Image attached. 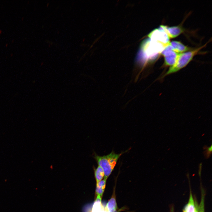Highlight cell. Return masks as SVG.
I'll list each match as a JSON object with an SVG mask.
<instances>
[{"mask_svg": "<svg viewBox=\"0 0 212 212\" xmlns=\"http://www.w3.org/2000/svg\"><path fill=\"white\" fill-rule=\"evenodd\" d=\"M160 28L163 29L170 38H175L183 32L184 30L181 26H168L161 25Z\"/></svg>", "mask_w": 212, "mask_h": 212, "instance_id": "6", "label": "cell"}, {"mask_svg": "<svg viewBox=\"0 0 212 212\" xmlns=\"http://www.w3.org/2000/svg\"><path fill=\"white\" fill-rule=\"evenodd\" d=\"M124 153L116 154L113 151L109 154L102 156L95 153L94 158L98 165L103 169L104 173V178L107 179L114 169L119 158Z\"/></svg>", "mask_w": 212, "mask_h": 212, "instance_id": "2", "label": "cell"}, {"mask_svg": "<svg viewBox=\"0 0 212 212\" xmlns=\"http://www.w3.org/2000/svg\"><path fill=\"white\" fill-rule=\"evenodd\" d=\"M150 39L158 42L166 47L169 44L170 38L166 33L159 27L152 31L148 35Z\"/></svg>", "mask_w": 212, "mask_h": 212, "instance_id": "5", "label": "cell"}, {"mask_svg": "<svg viewBox=\"0 0 212 212\" xmlns=\"http://www.w3.org/2000/svg\"><path fill=\"white\" fill-rule=\"evenodd\" d=\"M169 44L172 47L173 50L177 53L184 52L191 50L190 49H191V48L178 41H172L170 42Z\"/></svg>", "mask_w": 212, "mask_h": 212, "instance_id": "8", "label": "cell"}, {"mask_svg": "<svg viewBox=\"0 0 212 212\" xmlns=\"http://www.w3.org/2000/svg\"><path fill=\"white\" fill-rule=\"evenodd\" d=\"M104 207L103 208V209H102V211H101V212H108V211H107L105 210L104 209ZM123 210V209H119V210H117V211H115V212H120L121 210Z\"/></svg>", "mask_w": 212, "mask_h": 212, "instance_id": "16", "label": "cell"}, {"mask_svg": "<svg viewBox=\"0 0 212 212\" xmlns=\"http://www.w3.org/2000/svg\"><path fill=\"white\" fill-rule=\"evenodd\" d=\"M164 57L163 67H171L175 63L179 54L175 52L169 44L161 52Z\"/></svg>", "mask_w": 212, "mask_h": 212, "instance_id": "4", "label": "cell"}, {"mask_svg": "<svg viewBox=\"0 0 212 212\" xmlns=\"http://www.w3.org/2000/svg\"><path fill=\"white\" fill-rule=\"evenodd\" d=\"M104 209L109 212H115L118 210L116 199L115 188H114L112 195Z\"/></svg>", "mask_w": 212, "mask_h": 212, "instance_id": "7", "label": "cell"}, {"mask_svg": "<svg viewBox=\"0 0 212 212\" xmlns=\"http://www.w3.org/2000/svg\"><path fill=\"white\" fill-rule=\"evenodd\" d=\"M195 208L194 199L190 189L189 197L187 203L184 207L183 212H194Z\"/></svg>", "mask_w": 212, "mask_h": 212, "instance_id": "9", "label": "cell"}, {"mask_svg": "<svg viewBox=\"0 0 212 212\" xmlns=\"http://www.w3.org/2000/svg\"><path fill=\"white\" fill-rule=\"evenodd\" d=\"M107 179L104 178L96 184L95 194L96 196L99 195L102 198L106 185Z\"/></svg>", "mask_w": 212, "mask_h": 212, "instance_id": "11", "label": "cell"}, {"mask_svg": "<svg viewBox=\"0 0 212 212\" xmlns=\"http://www.w3.org/2000/svg\"><path fill=\"white\" fill-rule=\"evenodd\" d=\"M165 47L158 42L150 39L143 43L141 52L145 61L153 59L158 54L161 53Z\"/></svg>", "mask_w": 212, "mask_h": 212, "instance_id": "3", "label": "cell"}, {"mask_svg": "<svg viewBox=\"0 0 212 212\" xmlns=\"http://www.w3.org/2000/svg\"><path fill=\"white\" fill-rule=\"evenodd\" d=\"M194 201L195 204V208L194 212H198V204L197 203L196 200L195 198Z\"/></svg>", "mask_w": 212, "mask_h": 212, "instance_id": "15", "label": "cell"}, {"mask_svg": "<svg viewBox=\"0 0 212 212\" xmlns=\"http://www.w3.org/2000/svg\"><path fill=\"white\" fill-rule=\"evenodd\" d=\"M204 149H206L204 151V154L205 157L206 158H208L211 156L212 150V145L209 147L204 146Z\"/></svg>", "mask_w": 212, "mask_h": 212, "instance_id": "14", "label": "cell"}, {"mask_svg": "<svg viewBox=\"0 0 212 212\" xmlns=\"http://www.w3.org/2000/svg\"><path fill=\"white\" fill-rule=\"evenodd\" d=\"M205 193L203 188L201 190V201L198 206V212H205Z\"/></svg>", "mask_w": 212, "mask_h": 212, "instance_id": "13", "label": "cell"}, {"mask_svg": "<svg viewBox=\"0 0 212 212\" xmlns=\"http://www.w3.org/2000/svg\"><path fill=\"white\" fill-rule=\"evenodd\" d=\"M102 198L100 195L96 196V198L93 204L91 212H101L104 207L102 203Z\"/></svg>", "mask_w": 212, "mask_h": 212, "instance_id": "10", "label": "cell"}, {"mask_svg": "<svg viewBox=\"0 0 212 212\" xmlns=\"http://www.w3.org/2000/svg\"><path fill=\"white\" fill-rule=\"evenodd\" d=\"M94 175L96 183L102 180L104 177V173L102 168L98 165L96 168H94Z\"/></svg>", "mask_w": 212, "mask_h": 212, "instance_id": "12", "label": "cell"}, {"mask_svg": "<svg viewBox=\"0 0 212 212\" xmlns=\"http://www.w3.org/2000/svg\"><path fill=\"white\" fill-rule=\"evenodd\" d=\"M205 46L204 45L195 49L179 54L174 64L170 67L168 71L159 78L163 79L166 76L176 73L185 67L192 60L194 57Z\"/></svg>", "mask_w": 212, "mask_h": 212, "instance_id": "1", "label": "cell"}]
</instances>
